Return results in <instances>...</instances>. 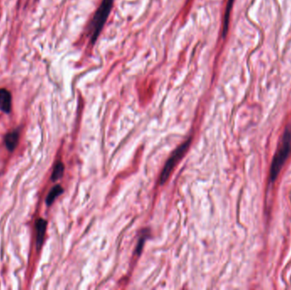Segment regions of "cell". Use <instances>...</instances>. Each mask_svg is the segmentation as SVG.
Here are the masks:
<instances>
[{"mask_svg":"<svg viewBox=\"0 0 291 290\" xmlns=\"http://www.w3.org/2000/svg\"><path fill=\"white\" fill-rule=\"evenodd\" d=\"M113 3L114 0H102L97 11H95L90 27V43L92 44L96 42L101 34L106 20L108 19L109 15L112 11Z\"/></svg>","mask_w":291,"mask_h":290,"instance_id":"2","label":"cell"},{"mask_svg":"<svg viewBox=\"0 0 291 290\" xmlns=\"http://www.w3.org/2000/svg\"><path fill=\"white\" fill-rule=\"evenodd\" d=\"M234 0H228L226 4V11L224 14L223 27H222V37L225 38L226 33L228 32L229 20H230V15H231V8L234 6Z\"/></svg>","mask_w":291,"mask_h":290,"instance_id":"7","label":"cell"},{"mask_svg":"<svg viewBox=\"0 0 291 290\" xmlns=\"http://www.w3.org/2000/svg\"><path fill=\"white\" fill-rule=\"evenodd\" d=\"M63 193V188L61 187L60 185H56L55 187L52 188L51 191L49 192V195L46 198V204L48 206H50L54 201L58 198L59 196Z\"/></svg>","mask_w":291,"mask_h":290,"instance_id":"8","label":"cell"},{"mask_svg":"<svg viewBox=\"0 0 291 290\" xmlns=\"http://www.w3.org/2000/svg\"><path fill=\"white\" fill-rule=\"evenodd\" d=\"M11 110V95L9 90L0 89V111L9 113Z\"/></svg>","mask_w":291,"mask_h":290,"instance_id":"4","label":"cell"},{"mask_svg":"<svg viewBox=\"0 0 291 290\" xmlns=\"http://www.w3.org/2000/svg\"><path fill=\"white\" fill-rule=\"evenodd\" d=\"M291 153V125L286 126L283 130V135L281 136L278 143V148L272 157V163L270 167L268 182L270 184L274 183L277 180L284 163L290 156Z\"/></svg>","mask_w":291,"mask_h":290,"instance_id":"1","label":"cell"},{"mask_svg":"<svg viewBox=\"0 0 291 290\" xmlns=\"http://www.w3.org/2000/svg\"><path fill=\"white\" fill-rule=\"evenodd\" d=\"M19 141V132L18 130H14L6 135L5 137V144L9 151H14L17 147Z\"/></svg>","mask_w":291,"mask_h":290,"instance_id":"5","label":"cell"},{"mask_svg":"<svg viewBox=\"0 0 291 290\" xmlns=\"http://www.w3.org/2000/svg\"><path fill=\"white\" fill-rule=\"evenodd\" d=\"M47 222L44 219H39L36 223V229H37V248L39 250L41 245L44 241V234L46 231Z\"/></svg>","mask_w":291,"mask_h":290,"instance_id":"6","label":"cell"},{"mask_svg":"<svg viewBox=\"0 0 291 290\" xmlns=\"http://www.w3.org/2000/svg\"><path fill=\"white\" fill-rule=\"evenodd\" d=\"M191 141H192V138H189L183 145L178 147V148L172 153L171 157H169L168 161L166 162L165 165L163 167L162 173H161L160 178H159L160 185L164 184L167 182V180L169 179L174 167L177 166V163H179V161L183 158L186 152L188 151Z\"/></svg>","mask_w":291,"mask_h":290,"instance_id":"3","label":"cell"},{"mask_svg":"<svg viewBox=\"0 0 291 290\" xmlns=\"http://www.w3.org/2000/svg\"><path fill=\"white\" fill-rule=\"evenodd\" d=\"M63 172H64V165L62 162H58L54 166V170L52 173V182H56L58 180L61 179L63 177Z\"/></svg>","mask_w":291,"mask_h":290,"instance_id":"9","label":"cell"},{"mask_svg":"<svg viewBox=\"0 0 291 290\" xmlns=\"http://www.w3.org/2000/svg\"><path fill=\"white\" fill-rule=\"evenodd\" d=\"M146 235H143V237H142L141 239H140L139 241H138V244H137V248H136V252L138 255L141 254L142 252V248H143V245H144L145 240H146Z\"/></svg>","mask_w":291,"mask_h":290,"instance_id":"10","label":"cell"}]
</instances>
